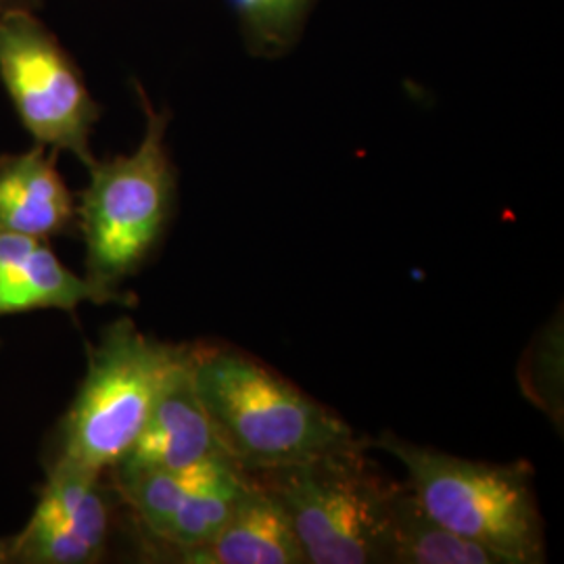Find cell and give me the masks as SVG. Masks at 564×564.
I'll return each instance as SVG.
<instances>
[{"instance_id": "30bf717a", "label": "cell", "mask_w": 564, "mask_h": 564, "mask_svg": "<svg viewBox=\"0 0 564 564\" xmlns=\"http://www.w3.org/2000/svg\"><path fill=\"white\" fill-rule=\"evenodd\" d=\"M178 563L307 564L281 500L253 475L223 529L207 544L184 552Z\"/></svg>"}, {"instance_id": "ba28073f", "label": "cell", "mask_w": 564, "mask_h": 564, "mask_svg": "<svg viewBox=\"0 0 564 564\" xmlns=\"http://www.w3.org/2000/svg\"><path fill=\"white\" fill-rule=\"evenodd\" d=\"M220 456L230 458L195 389L191 349L163 384L139 440L113 468L184 470Z\"/></svg>"}, {"instance_id": "5bb4252c", "label": "cell", "mask_w": 564, "mask_h": 564, "mask_svg": "<svg viewBox=\"0 0 564 564\" xmlns=\"http://www.w3.org/2000/svg\"><path fill=\"white\" fill-rule=\"evenodd\" d=\"M247 48L258 57H281L300 41L314 0H230Z\"/></svg>"}, {"instance_id": "4fadbf2b", "label": "cell", "mask_w": 564, "mask_h": 564, "mask_svg": "<svg viewBox=\"0 0 564 564\" xmlns=\"http://www.w3.org/2000/svg\"><path fill=\"white\" fill-rule=\"evenodd\" d=\"M389 564H505L489 547L466 540L426 514L408 484L391 498Z\"/></svg>"}, {"instance_id": "5b68a950", "label": "cell", "mask_w": 564, "mask_h": 564, "mask_svg": "<svg viewBox=\"0 0 564 564\" xmlns=\"http://www.w3.org/2000/svg\"><path fill=\"white\" fill-rule=\"evenodd\" d=\"M147 130L130 155L88 165L90 182L76 203L86 242V279L118 291L162 239L176 197V172L165 147L167 111H155L141 86Z\"/></svg>"}, {"instance_id": "2e32d148", "label": "cell", "mask_w": 564, "mask_h": 564, "mask_svg": "<svg viewBox=\"0 0 564 564\" xmlns=\"http://www.w3.org/2000/svg\"><path fill=\"white\" fill-rule=\"evenodd\" d=\"M11 563V545L9 540H0V564Z\"/></svg>"}, {"instance_id": "9a60e30c", "label": "cell", "mask_w": 564, "mask_h": 564, "mask_svg": "<svg viewBox=\"0 0 564 564\" xmlns=\"http://www.w3.org/2000/svg\"><path fill=\"white\" fill-rule=\"evenodd\" d=\"M42 0H0V15L9 11H32L39 9Z\"/></svg>"}, {"instance_id": "7a4b0ae2", "label": "cell", "mask_w": 564, "mask_h": 564, "mask_svg": "<svg viewBox=\"0 0 564 564\" xmlns=\"http://www.w3.org/2000/svg\"><path fill=\"white\" fill-rule=\"evenodd\" d=\"M368 444L402 463L410 489L431 519L489 547L505 564L544 563V519L529 464L466 460L391 433Z\"/></svg>"}, {"instance_id": "52a82bcc", "label": "cell", "mask_w": 564, "mask_h": 564, "mask_svg": "<svg viewBox=\"0 0 564 564\" xmlns=\"http://www.w3.org/2000/svg\"><path fill=\"white\" fill-rule=\"evenodd\" d=\"M107 473L51 460L32 519L9 538L11 563L90 564L107 554L120 496Z\"/></svg>"}, {"instance_id": "277c9868", "label": "cell", "mask_w": 564, "mask_h": 564, "mask_svg": "<svg viewBox=\"0 0 564 564\" xmlns=\"http://www.w3.org/2000/svg\"><path fill=\"white\" fill-rule=\"evenodd\" d=\"M191 349L151 339L128 318L107 326L61 423L53 460L109 473L139 440L163 384Z\"/></svg>"}, {"instance_id": "6da1fadb", "label": "cell", "mask_w": 564, "mask_h": 564, "mask_svg": "<svg viewBox=\"0 0 564 564\" xmlns=\"http://www.w3.org/2000/svg\"><path fill=\"white\" fill-rule=\"evenodd\" d=\"M193 381L226 452L245 470L364 444L333 410L237 349L195 345Z\"/></svg>"}, {"instance_id": "3957f363", "label": "cell", "mask_w": 564, "mask_h": 564, "mask_svg": "<svg viewBox=\"0 0 564 564\" xmlns=\"http://www.w3.org/2000/svg\"><path fill=\"white\" fill-rule=\"evenodd\" d=\"M368 442L303 463L249 470L284 506L307 564H389L398 484L366 458Z\"/></svg>"}, {"instance_id": "8992f818", "label": "cell", "mask_w": 564, "mask_h": 564, "mask_svg": "<svg viewBox=\"0 0 564 564\" xmlns=\"http://www.w3.org/2000/svg\"><path fill=\"white\" fill-rule=\"evenodd\" d=\"M0 80L25 130L42 147L74 153L86 167L101 107L78 65L32 11L0 15Z\"/></svg>"}, {"instance_id": "9c48e42d", "label": "cell", "mask_w": 564, "mask_h": 564, "mask_svg": "<svg viewBox=\"0 0 564 564\" xmlns=\"http://www.w3.org/2000/svg\"><path fill=\"white\" fill-rule=\"evenodd\" d=\"M128 303L65 268L44 239L0 232V316L28 310H76L80 303Z\"/></svg>"}, {"instance_id": "7c38bea8", "label": "cell", "mask_w": 564, "mask_h": 564, "mask_svg": "<svg viewBox=\"0 0 564 564\" xmlns=\"http://www.w3.org/2000/svg\"><path fill=\"white\" fill-rule=\"evenodd\" d=\"M249 479V470L228 456L197 464L170 523L149 542L151 554L178 561L184 552L207 544L232 514Z\"/></svg>"}, {"instance_id": "8fae6325", "label": "cell", "mask_w": 564, "mask_h": 564, "mask_svg": "<svg viewBox=\"0 0 564 564\" xmlns=\"http://www.w3.org/2000/svg\"><path fill=\"white\" fill-rule=\"evenodd\" d=\"M78 224L76 203L57 170V151L39 144L0 155V232L51 239Z\"/></svg>"}]
</instances>
